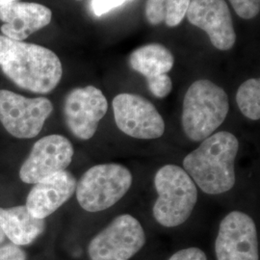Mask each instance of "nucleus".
I'll return each mask as SVG.
<instances>
[{
  "label": "nucleus",
  "mask_w": 260,
  "mask_h": 260,
  "mask_svg": "<svg viewBox=\"0 0 260 260\" xmlns=\"http://www.w3.org/2000/svg\"><path fill=\"white\" fill-rule=\"evenodd\" d=\"M0 69L19 88L35 93L52 92L63 67L52 50L0 35Z\"/></svg>",
  "instance_id": "f257e3e1"
},
{
  "label": "nucleus",
  "mask_w": 260,
  "mask_h": 260,
  "mask_svg": "<svg viewBox=\"0 0 260 260\" xmlns=\"http://www.w3.org/2000/svg\"><path fill=\"white\" fill-rule=\"evenodd\" d=\"M239 141L229 131L216 132L202 141L183 159V170L205 193L220 195L235 185V158Z\"/></svg>",
  "instance_id": "f03ea898"
},
{
  "label": "nucleus",
  "mask_w": 260,
  "mask_h": 260,
  "mask_svg": "<svg viewBox=\"0 0 260 260\" xmlns=\"http://www.w3.org/2000/svg\"><path fill=\"white\" fill-rule=\"evenodd\" d=\"M230 109L229 96L217 84L200 79L187 90L182 108V128L193 142H202L223 123Z\"/></svg>",
  "instance_id": "7ed1b4c3"
},
{
  "label": "nucleus",
  "mask_w": 260,
  "mask_h": 260,
  "mask_svg": "<svg viewBox=\"0 0 260 260\" xmlns=\"http://www.w3.org/2000/svg\"><path fill=\"white\" fill-rule=\"evenodd\" d=\"M158 198L152 213L155 221L165 228H176L185 223L198 201V190L193 179L182 168L167 164L154 177Z\"/></svg>",
  "instance_id": "20e7f679"
},
{
  "label": "nucleus",
  "mask_w": 260,
  "mask_h": 260,
  "mask_svg": "<svg viewBox=\"0 0 260 260\" xmlns=\"http://www.w3.org/2000/svg\"><path fill=\"white\" fill-rule=\"evenodd\" d=\"M133 177L121 164H100L87 170L76 184V199L85 211L100 212L116 205L128 192Z\"/></svg>",
  "instance_id": "39448f33"
},
{
  "label": "nucleus",
  "mask_w": 260,
  "mask_h": 260,
  "mask_svg": "<svg viewBox=\"0 0 260 260\" xmlns=\"http://www.w3.org/2000/svg\"><path fill=\"white\" fill-rule=\"evenodd\" d=\"M147 241L139 221L129 214L117 216L88 247L91 260H129Z\"/></svg>",
  "instance_id": "423d86ee"
},
{
  "label": "nucleus",
  "mask_w": 260,
  "mask_h": 260,
  "mask_svg": "<svg viewBox=\"0 0 260 260\" xmlns=\"http://www.w3.org/2000/svg\"><path fill=\"white\" fill-rule=\"evenodd\" d=\"M53 111L47 98L29 99L8 90H0V122L18 139H32L42 131Z\"/></svg>",
  "instance_id": "0eeeda50"
},
{
  "label": "nucleus",
  "mask_w": 260,
  "mask_h": 260,
  "mask_svg": "<svg viewBox=\"0 0 260 260\" xmlns=\"http://www.w3.org/2000/svg\"><path fill=\"white\" fill-rule=\"evenodd\" d=\"M118 128L132 138L153 140L165 132V121L156 107L136 93H120L112 103Z\"/></svg>",
  "instance_id": "6e6552de"
},
{
  "label": "nucleus",
  "mask_w": 260,
  "mask_h": 260,
  "mask_svg": "<svg viewBox=\"0 0 260 260\" xmlns=\"http://www.w3.org/2000/svg\"><path fill=\"white\" fill-rule=\"evenodd\" d=\"M215 252L217 260H259L256 226L248 214L235 210L223 217Z\"/></svg>",
  "instance_id": "1a4fd4ad"
},
{
  "label": "nucleus",
  "mask_w": 260,
  "mask_h": 260,
  "mask_svg": "<svg viewBox=\"0 0 260 260\" xmlns=\"http://www.w3.org/2000/svg\"><path fill=\"white\" fill-rule=\"evenodd\" d=\"M74 147L63 135H47L34 144L29 156L22 163L19 177L22 182L36 184L42 179L65 171L74 157Z\"/></svg>",
  "instance_id": "9d476101"
},
{
  "label": "nucleus",
  "mask_w": 260,
  "mask_h": 260,
  "mask_svg": "<svg viewBox=\"0 0 260 260\" xmlns=\"http://www.w3.org/2000/svg\"><path fill=\"white\" fill-rule=\"evenodd\" d=\"M107 110L105 95L91 85L72 90L66 96L63 109L68 128L80 140L93 137Z\"/></svg>",
  "instance_id": "9b49d317"
},
{
  "label": "nucleus",
  "mask_w": 260,
  "mask_h": 260,
  "mask_svg": "<svg viewBox=\"0 0 260 260\" xmlns=\"http://www.w3.org/2000/svg\"><path fill=\"white\" fill-rule=\"evenodd\" d=\"M186 15L191 24L205 31L217 49L226 51L235 45L233 18L224 0H191Z\"/></svg>",
  "instance_id": "f8f14e48"
},
{
  "label": "nucleus",
  "mask_w": 260,
  "mask_h": 260,
  "mask_svg": "<svg viewBox=\"0 0 260 260\" xmlns=\"http://www.w3.org/2000/svg\"><path fill=\"white\" fill-rule=\"evenodd\" d=\"M76 184V178L69 171L56 173L33 186L25 206L35 218L46 219L74 196Z\"/></svg>",
  "instance_id": "ddd939ff"
},
{
  "label": "nucleus",
  "mask_w": 260,
  "mask_h": 260,
  "mask_svg": "<svg viewBox=\"0 0 260 260\" xmlns=\"http://www.w3.org/2000/svg\"><path fill=\"white\" fill-rule=\"evenodd\" d=\"M52 12L47 6L33 2L15 1L0 7V30L3 36L23 42L51 21Z\"/></svg>",
  "instance_id": "4468645a"
},
{
  "label": "nucleus",
  "mask_w": 260,
  "mask_h": 260,
  "mask_svg": "<svg viewBox=\"0 0 260 260\" xmlns=\"http://www.w3.org/2000/svg\"><path fill=\"white\" fill-rule=\"evenodd\" d=\"M0 228L10 241L20 247L31 244L45 232L46 221L35 218L25 205L0 207Z\"/></svg>",
  "instance_id": "2eb2a0df"
},
{
  "label": "nucleus",
  "mask_w": 260,
  "mask_h": 260,
  "mask_svg": "<svg viewBox=\"0 0 260 260\" xmlns=\"http://www.w3.org/2000/svg\"><path fill=\"white\" fill-rule=\"evenodd\" d=\"M174 64L173 53L160 44H149L139 47L129 57L131 69L145 76L147 80L167 75Z\"/></svg>",
  "instance_id": "dca6fc26"
},
{
  "label": "nucleus",
  "mask_w": 260,
  "mask_h": 260,
  "mask_svg": "<svg viewBox=\"0 0 260 260\" xmlns=\"http://www.w3.org/2000/svg\"><path fill=\"white\" fill-rule=\"evenodd\" d=\"M191 0H147L146 17L150 24L176 27L184 19Z\"/></svg>",
  "instance_id": "f3484780"
},
{
  "label": "nucleus",
  "mask_w": 260,
  "mask_h": 260,
  "mask_svg": "<svg viewBox=\"0 0 260 260\" xmlns=\"http://www.w3.org/2000/svg\"><path fill=\"white\" fill-rule=\"evenodd\" d=\"M236 103L242 114L251 121L260 119V80L250 78L240 85L236 93Z\"/></svg>",
  "instance_id": "a211bd4d"
},
{
  "label": "nucleus",
  "mask_w": 260,
  "mask_h": 260,
  "mask_svg": "<svg viewBox=\"0 0 260 260\" xmlns=\"http://www.w3.org/2000/svg\"><path fill=\"white\" fill-rule=\"evenodd\" d=\"M230 2L242 19H253L259 14L260 0H230Z\"/></svg>",
  "instance_id": "6ab92c4d"
},
{
  "label": "nucleus",
  "mask_w": 260,
  "mask_h": 260,
  "mask_svg": "<svg viewBox=\"0 0 260 260\" xmlns=\"http://www.w3.org/2000/svg\"><path fill=\"white\" fill-rule=\"evenodd\" d=\"M150 93L155 98L164 99L172 92L173 82L168 75H161L155 78L147 80Z\"/></svg>",
  "instance_id": "aec40b11"
},
{
  "label": "nucleus",
  "mask_w": 260,
  "mask_h": 260,
  "mask_svg": "<svg viewBox=\"0 0 260 260\" xmlns=\"http://www.w3.org/2000/svg\"><path fill=\"white\" fill-rule=\"evenodd\" d=\"M130 0H93L92 1V10L93 14L98 17L103 16L109 13L119 6Z\"/></svg>",
  "instance_id": "412c9836"
},
{
  "label": "nucleus",
  "mask_w": 260,
  "mask_h": 260,
  "mask_svg": "<svg viewBox=\"0 0 260 260\" xmlns=\"http://www.w3.org/2000/svg\"><path fill=\"white\" fill-rule=\"evenodd\" d=\"M26 253L13 243L0 247V260H25Z\"/></svg>",
  "instance_id": "4be33fe9"
},
{
  "label": "nucleus",
  "mask_w": 260,
  "mask_h": 260,
  "mask_svg": "<svg viewBox=\"0 0 260 260\" xmlns=\"http://www.w3.org/2000/svg\"><path fill=\"white\" fill-rule=\"evenodd\" d=\"M169 260H207V257L201 249L193 247L177 251Z\"/></svg>",
  "instance_id": "5701e85b"
},
{
  "label": "nucleus",
  "mask_w": 260,
  "mask_h": 260,
  "mask_svg": "<svg viewBox=\"0 0 260 260\" xmlns=\"http://www.w3.org/2000/svg\"><path fill=\"white\" fill-rule=\"evenodd\" d=\"M15 1H19V0H0V7L11 3V2H15Z\"/></svg>",
  "instance_id": "b1692460"
},
{
  "label": "nucleus",
  "mask_w": 260,
  "mask_h": 260,
  "mask_svg": "<svg viewBox=\"0 0 260 260\" xmlns=\"http://www.w3.org/2000/svg\"><path fill=\"white\" fill-rule=\"evenodd\" d=\"M5 238H6V236H5V234L3 233V232H2V230H1V228H0V243L4 242V240H5Z\"/></svg>",
  "instance_id": "393cba45"
},
{
  "label": "nucleus",
  "mask_w": 260,
  "mask_h": 260,
  "mask_svg": "<svg viewBox=\"0 0 260 260\" xmlns=\"http://www.w3.org/2000/svg\"><path fill=\"white\" fill-rule=\"evenodd\" d=\"M77 1H81V0H77Z\"/></svg>",
  "instance_id": "a878e982"
}]
</instances>
